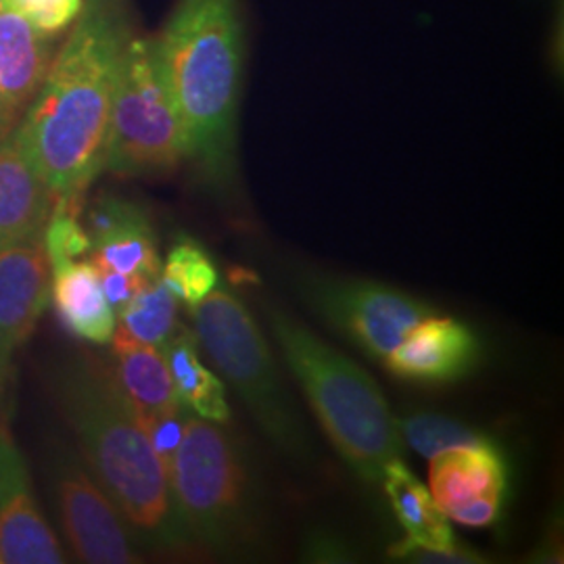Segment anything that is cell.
Segmentation results:
<instances>
[{"mask_svg": "<svg viewBox=\"0 0 564 564\" xmlns=\"http://www.w3.org/2000/svg\"><path fill=\"white\" fill-rule=\"evenodd\" d=\"M134 25L132 0H84L15 128L55 202L82 199L105 172L111 101Z\"/></svg>", "mask_w": 564, "mask_h": 564, "instance_id": "1", "label": "cell"}, {"mask_svg": "<svg viewBox=\"0 0 564 564\" xmlns=\"http://www.w3.org/2000/svg\"><path fill=\"white\" fill-rule=\"evenodd\" d=\"M53 395L82 460L128 527L153 544L181 542L167 468L151 444L113 366L78 354L53 372Z\"/></svg>", "mask_w": 564, "mask_h": 564, "instance_id": "2", "label": "cell"}, {"mask_svg": "<svg viewBox=\"0 0 564 564\" xmlns=\"http://www.w3.org/2000/svg\"><path fill=\"white\" fill-rule=\"evenodd\" d=\"M153 41L181 113L186 160L224 188L237 176L245 65L241 0H178Z\"/></svg>", "mask_w": 564, "mask_h": 564, "instance_id": "3", "label": "cell"}, {"mask_svg": "<svg viewBox=\"0 0 564 564\" xmlns=\"http://www.w3.org/2000/svg\"><path fill=\"white\" fill-rule=\"evenodd\" d=\"M270 323L330 444L364 481H381L403 440L379 384L281 310H270Z\"/></svg>", "mask_w": 564, "mask_h": 564, "instance_id": "4", "label": "cell"}, {"mask_svg": "<svg viewBox=\"0 0 564 564\" xmlns=\"http://www.w3.org/2000/svg\"><path fill=\"white\" fill-rule=\"evenodd\" d=\"M195 335L209 360L237 389L263 431L282 449L307 454V435L289 400L268 341L245 303L226 289H214L193 307Z\"/></svg>", "mask_w": 564, "mask_h": 564, "instance_id": "5", "label": "cell"}, {"mask_svg": "<svg viewBox=\"0 0 564 564\" xmlns=\"http://www.w3.org/2000/svg\"><path fill=\"white\" fill-rule=\"evenodd\" d=\"M186 160L181 113L163 76L155 41L134 36L116 84L105 170L126 176H158Z\"/></svg>", "mask_w": 564, "mask_h": 564, "instance_id": "6", "label": "cell"}, {"mask_svg": "<svg viewBox=\"0 0 564 564\" xmlns=\"http://www.w3.org/2000/svg\"><path fill=\"white\" fill-rule=\"evenodd\" d=\"M167 479L182 535L212 547L237 542L245 529L249 481L239 445L230 433L212 421L186 414Z\"/></svg>", "mask_w": 564, "mask_h": 564, "instance_id": "7", "label": "cell"}, {"mask_svg": "<svg viewBox=\"0 0 564 564\" xmlns=\"http://www.w3.org/2000/svg\"><path fill=\"white\" fill-rule=\"evenodd\" d=\"M307 289L324 318L375 360H384L433 314L429 303L381 282L316 279Z\"/></svg>", "mask_w": 564, "mask_h": 564, "instance_id": "8", "label": "cell"}, {"mask_svg": "<svg viewBox=\"0 0 564 564\" xmlns=\"http://www.w3.org/2000/svg\"><path fill=\"white\" fill-rule=\"evenodd\" d=\"M53 498L61 529L82 563L132 564L139 554L132 547L126 521L88 466L72 449L55 454L51 466Z\"/></svg>", "mask_w": 564, "mask_h": 564, "instance_id": "9", "label": "cell"}, {"mask_svg": "<svg viewBox=\"0 0 564 564\" xmlns=\"http://www.w3.org/2000/svg\"><path fill=\"white\" fill-rule=\"evenodd\" d=\"M67 561L34 496L28 460L0 412V564H61Z\"/></svg>", "mask_w": 564, "mask_h": 564, "instance_id": "10", "label": "cell"}, {"mask_svg": "<svg viewBox=\"0 0 564 564\" xmlns=\"http://www.w3.org/2000/svg\"><path fill=\"white\" fill-rule=\"evenodd\" d=\"M51 303V263L42 230L0 253V412L13 362Z\"/></svg>", "mask_w": 564, "mask_h": 564, "instance_id": "11", "label": "cell"}, {"mask_svg": "<svg viewBox=\"0 0 564 564\" xmlns=\"http://www.w3.org/2000/svg\"><path fill=\"white\" fill-rule=\"evenodd\" d=\"M431 496L445 517L466 527H487L505 502L506 463L491 444L466 445L431 458Z\"/></svg>", "mask_w": 564, "mask_h": 564, "instance_id": "12", "label": "cell"}, {"mask_svg": "<svg viewBox=\"0 0 564 564\" xmlns=\"http://www.w3.org/2000/svg\"><path fill=\"white\" fill-rule=\"evenodd\" d=\"M57 39L15 11L0 9V141L23 120L57 53Z\"/></svg>", "mask_w": 564, "mask_h": 564, "instance_id": "13", "label": "cell"}, {"mask_svg": "<svg viewBox=\"0 0 564 564\" xmlns=\"http://www.w3.org/2000/svg\"><path fill=\"white\" fill-rule=\"evenodd\" d=\"M479 356V341L466 324L426 316L384 358V364L403 381L442 384L463 379Z\"/></svg>", "mask_w": 564, "mask_h": 564, "instance_id": "14", "label": "cell"}, {"mask_svg": "<svg viewBox=\"0 0 564 564\" xmlns=\"http://www.w3.org/2000/svg\"><path fill=\"white\" fill-rule=\"evenodd\" d=\"M90 262L97 270L137 274L155 281L162 274L155 232L137 203L107 197L88 214Z\"/></svg>", "mask_w": 564, "mask_h": 564, "instance_id": "15", "label": "cell"}, {"mask_svg": "<svg viewBox=\"0 0 564 564\" xmlns=\"http://www.w3.org/2000/svg\"><path fill=\"white\" fill-rule=\"evenodd\" d=\"M53 205L55 195L11 132L0 141V253L42 230Z\"/></svg>", "mask_w": 564, "mask_h": 564, "instance_id": "16", "label": "cell"}, {"mask_svg": "<svg viewBox=\"0 0 564 564\" xmlns=\"http://www.w3.org/2000/svg\"><path fill=\"white\" fill-rule=\"evenodd\" d=\"M51 302L72 337L95 345L111 341L116 310L107 302L99 272L90 260L51 265Z\"/></svg>", "mask_w": 564, "mask_h": 564, "instance_id": "17", "label": "cell"}, {"mask_svg": "<svg viewBox=\"0 0 564 564\" xmlns=\"http://www.w3.org/2000/svg\"><path fill=\"white\" fill-rule=\"evenodd\" d=\"M109 343L113 347V372L141 421L184 408L162 347L139 341L121 328H116Z\"/></svg>", "mask_w": 564, "mask_h": 564, "instance_id": "18", "label": "cell"}, {"mask_svg": "<svg viewBox=\"0 0 564 564\" xmlns=\"http://www.w3.org/2000/svg\"><path fill=\"white\" fill-rule=\"evenodd\" d=\"M162 351L182 405L205 421L228 423L230 408L226 389L223 381L202 362L197 335L178 324L163 343Z\"/></svg>", "mask_w": 564, "mask_h": 564, "instance_id": "19", "label": "cell"}, {"mask_svg": "<svg viewBox=\"0 0 564 564\" xmlns=\"http://www.w3.org/2000/svg\"><path fill=\"white\" fill-rule=\"evenodd\" d=\"M381 481L393 514L405 529L410 542L445 552L460 547L444 510L435 505L431 491L400 458L384 466Z\"/></svg>", "mask_w": 564, "mask_h": 564, "instance_id": "20", "label": "cell"}, {"mask_svg": "<svg viewBox=\"0 0 564 564\" xmlns=\"http://www.w3.org/2000/svg\"><path fill=\"white\" fill-rule=\"evenodd\" d=\"M120 328L130 337L155 347L178 326V297L160 279L147 282L141 291L118 310Z\"/></svg>", "mask_w": 564, "mask_h": 564, "instance_id": "21", "label": "cell"}, {"mask_svg": "<svg viewBox=\"0 0 564 564\" xmlns=\"http://www.w3.org/2000/svg\"><path fill=\"white\" fill-rule=\"evenodd\" d=\"M165 286L191 310L218 286V270L202 245L191 239L176 242L162 265Z\"/></svg>", "mask_w": 564, "mask_h": 564, "instance_id": "22", "label": "cell"}, {"mask_svg": "<svg viewBox=\"0 0 564 564\" xmlns=\"http://www.w3.org/2000/svg\"><path fill=\"white\" fill-rule=\"evenodd\" d=\"M398 429L405 444L424 458H433L454 447L491 444L477 431L442 414H426V412L410 414L402 421H398Z\"/></svg>", "mask_w": 564, "mask_h": 564, "instance_id": "23", "label": "cell"}, {"mask_svg": "<svg viewBox=\"0 0 564 564\" xmlns=\"http://www.w3.org/2000/svg\"><path fill=\"white\" fill-rule=\"evenodd\" d=\"M82 199L55 202L42 226V242L48 263L80 260L90 253V235L80 223Z\"/></svg>", "mask_w": 564, "mask_h": 564, "instance_id": "24", "label": "cell"}, {"mask_svg": "<svg viewBox=\"0 0 564 564\" xmlns=\"http://www.w3.org/2000/svg\"><path fill=\"white\" fill-rule=\"evenodd\" d=\"M84 0H2V7L15 11L42 34L61 36L78 18Z\"/></svg>", "mask_w": 564, "mask_h": 564, "instance_id": "25", "label": "cell"}, {"mask_svg": "<svg viewBox=\"0 0 564 564\" xmlns=\"http://www.w3.org/2000/svg\"><path fill=\"white\" fill-rule=\"evenodd\" d=\"M389 554L393 558H400V561H410V563H429V564H445V563H484V558H479L475 552L470 550H464V547H456V550H431V547H424V545L414 544L410 542L408 538L398 542L395 545H391Z\"/></svg>", "mask_w": 564, "mask_h": 564, "instance_id": "26", "label": "cell"}, {"mask_svg": "<svg viewBox=\"0 0 564 564\" xmlns=\"http://www.w3.org/2000/svg\"><path fill=\"white\" fill-rule=\"evenodd\" d=\"M97 272L101 279L102 293L116 312L130 302L147 282H151L137 274H123V272H111V270H97Z\"/></svg>", "mask_w": 564, "mask_h": 564, "instance_id": "27", "label": "cell"}, {"mask_svg": "<svg viewBox=\"0 0 564 564\" xmlns=\"http://www.w3.org/2000/svg\"><path fill=\"white\" fill-rule=\"evenodd\" d=\"M0 9H2V0H0Z\"/></svg>", "mask_w": 564, "mask_h": 564, "instance_id": "28", "label": "cell"}]
</instances>
